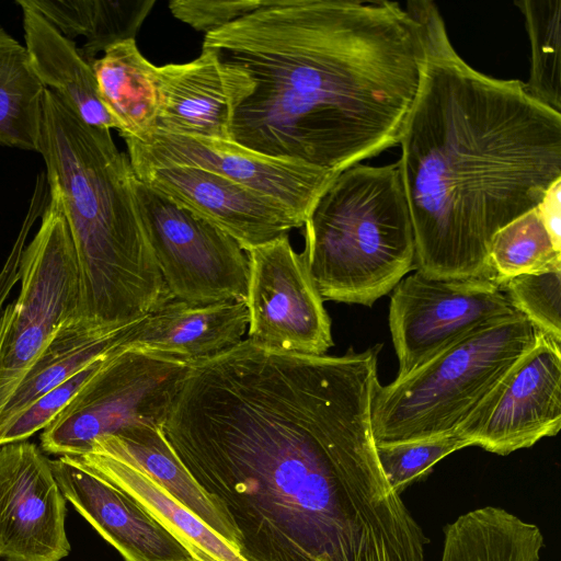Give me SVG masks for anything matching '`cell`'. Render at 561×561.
<instances>
[{"label": "cell", "mask_w": 561, "mask_h": 561, "mask_svg": "<svg viewBox=\"0 0 561 561\" xmlns=\"http://www.w3.org/2000/svg\"><path fill=\"white\" fill-rule=\"evenodd\" d=\"M379 351L245 339L190 364L161 428L245 561H425L428 540L377 457Z\"/></svg>", "instance_id": "6da1fadb"}, {"label": "cell", "mask_w": 561, "mask_h": 561, "mask_svg": "<svg viewBox=\"0 0 561 561\" xmlns=\"http://www.w3.org/2000/svg\"><path fill=\"white\" fill-rule=\"evenodd\" d=\"M203 48L254 84L230 140L334 173L399 144L421 78L416 22L392 1L264 0Z\"/></svg>", "instance_id": "7a4b0ae2"}, {"label": "cell", "mask_w": 561, "mask_h": 561, "mask_svg": "<svg viewBox=\"0 0 561 561\" xmlns=\"http://www.w3.org/2000/svg\"><path fill=\"white\" fill-rule=\"evenodd\" d=\"M422 50L398 162L417 272L493 280L489 248L561 179V113L519 80L489 77L454 49L432 1H410Z\"/></svg>", "instance_id": "3957f363"}, {"label": "cell", "mask_w": 561, "mask_h": 561, "mask_svg": "<svg viewBox=\"0 0 561 561\" xmlns=\"http://www.w3.org/2000/svg\"><path fill=\"white\" fill-rule=\"evenodd\" d=\"M38 153L77 257L79 298L66 327L115 331L172 298L146 234L137 178L111 131L85 124L46 89Z\"/></svg>", "instance_id": "277c9868"}, {"label": "cell", "mask_w": 561, "mask_h": 561, "mask_svg": "<svg viewBox=\"0 0 561 561\" xmlns=\"http://www.w3.org/2000/svg\"><path fill=\"white\" fill-rule=\"evenodd\" d=\"M304 227L302 254L323 300L373 306L414 268V229L398 162L340 172Z\"/></svg>", "instance_id": "5b68a950"}, {"label": "cell", "mask_w": 561, "mask_h": 561, "mask_svg": "<svg viewBox=\"0 0 561 561\" xmlns=\"http://www.w3.org/2000/svg\"><path fill=\"white\" fill-rule=\"evenodd\" d=\"M538 332L517 313L473 330L389 385L379 383L371 403L376 445L458 432L535 345Z\"/></svg>", "instance_id": "8992f818"}, {"label": "cell", "mask_w": 561, "mask_h": 561, "mask_svg": "<svg viewBox=\"0 0 561 561\" xmlns=\"http://www.w3.org/2000/svg\"><path fill=\"white\" fill-rule=\"evenodd\" d=\"M20 293L0 316V410L77 311L79 275L66 219L54 198L20 262Z\"/></svg>", "instance_id": "52a82bcc"}, {"label": "cell", "mask_w": 561, "mask_h": 561, "mask_svg": "<svg viewBox=\"0 0 561 561\" xmlns=\"http://www.w3.org/2000/svg\"><path fill=\"white\" fill-rule=\"evenodd\" d=\"M188 367L164 354L117 350L41 432V449L77 457L99 437L139 423L161 426Z\"/></svg>", "instance_id": "ba28073f"}, {"label": "cell", "mask_w": 561, "mask_h": 561, "mask_svg": "<svg viewBox=\"0 0 561 561\" xmlns=\"http://www.w3.org/2000/svg\"><path fill=\"white\" fill-rule=\"evenodd\" d=\"M136 197L172 298L193 304L244 300L248 257L234 239L138 179Z\"/></svg>", "instance_id": "9c48e42d"}, {"label": "cell", "mask_w": 561, "mask_h": 561, "mask_svg": "<svg viewBox=\"0 0 561 561\" xmlns=\"http://www.w3.org/2000/svg\"><path fill=\"white\" fill-rule=\"evenodd\" d=\"M517 313L490 278H431L417 271L403 277L392 289L389 306L397 377L473 330Z\"/></svg>", "instance_id": "30bf717a"}, {"label": "cell", "mask_w": 561, "mask_h": 561, "mask_svg": "<svg viewBox=\"0 0 561 561\" xmlns=\"http://www.w3.org/2000/svg\"><path fill=\"white\" fill-rule=\"evenodd\" d=\"M245 254L248 339L280 352L325 354L333 345L331 320L302 252L284 234Z\"/></svg>", "instance_id": "8fae6325"}, {"label": "cell", "mask_w": 561, "mask_h": 561, "mask_svg": "<svg viewBox=\"0 0 561 561\" xmlns=\"http://www.w3.org/2000/svg\"><path fill=\"white\" fill-rule=\"evenodd\" d=\"M133 168H199L280 203L304 225L316 202L339 174L297 161L270 157L232 140L156 130L150 141L124 139Z\"/></svg>", "instance_id": "7c38bea8"}, {"label": "cell", "mask_w": 561, "mask_h": 561, "mask_svg": "<svg viewBox=\"0 0 561 561\" xmlns=\"http://www.w3.org/2000/svg\"><path fill=\"white\" fill-rule=\"evenodd\" d=\"M561 427V344L538 332L535 345L458 430L470 446L506 456Z\"/></svg>", "instance_id": "4fadbf2b"}, {"label": "cell", "mask_w": 561, "mask_h": 561, "mask_svg": "<svg viewBox=\"0 0 561 561\" xmlns=\"http://www.w3.org/2000/svg\"><path fill=\"white\" fill-rule=\"evenodd\" d=\"M66 497L50 459L27 440L0 447V560L61 561Z\"/></svg>", "instance_id": "5bb4252c"}, {"label": "cell", "mask_w": 561, "mask_h": 561, "mask_svg": "<svg viewBox=\"0 0 561 561\" xmlns=\"http://www.w3.org/2000/svg\"><path fill=\"white\" fill-rule=\"evenodd\" d=\"M133 170L139 181L226 232L244 252L304 226L280 203L199 168L168 165Z\"/></svg>", "instance_id": "9a60e30c"}, {"label": "cell", "mask_w": 561, "mask_h": 561, "mask_svg": "<svg viewBox=\"0 0 561 561\" xmlns=\"http://www.w3.org/2000/svg\"><path fill=\"white\" fill-rule=\"evenodd\" d=\"M50 467L66 500L125 561H195L133 496L75 457H57Z\"/></svg>", "instance_id": "2e32d148"}, {"label": "cell", "mask_w": 561, "mask_h": 561, "mask_svg": "<svg viewBox=\"0 0 561 561\" xmlns=\"http://www.w3.org/2000/svg\"><path fill=\"white\" fill-rule=\"evenodd\" d=\"M158 130L226 140L236 110L254 87L243 70L203 47L192 61L158 67Z\"/></svg>", "instance_id": "e0dca14e"}, {"label": "cell", "mask_w": 561, "mask_h": 561, "mask_svg": "<svg viewBox=\"0 0 561 561\" xmlns=\"http://www.w3.org/2000/svg\"><path fill=\"white\" fill-rule=\"evenodd\" d=\"M248 323L244 300L193 304L170 298L134 323L126 345L191 364L241 342Z\"/></svg>", "instance_id": "ac0fdd59"}, {"label": "cell", "mask_w": 561, "mask_h": 561, "mask_svg": "<svg viewBox=\"0 0 561 561\" xmlns=\"http://www.w3.org/2000/svg\"><path fill=\"white\" fill-rule=\"evenodd\" d=\"M22 9L25 48L31 66L43 83L85 124L116 129L100 100L92 65L79 53L73 39L64 36L41 13L18 0Z\"/></svg>", "instance_id": "d6986e66"}, {"label": "cell", "mask_w": 561, "mask_h": 561, "mask_svg": "<svg viewBox=\"0 0 561 561\" xmlns=\"http://www.w3.org/2000/svg\"><path fill=\"white\" fill-rule=\"evenodd\" d=\"M92 68L100 100L121 137L149 142L160 112L158 66L140 53L136 39H127L107 48Z\"/></svg>", "instance_id": "ffe728a7"}, {"label": "cell", "mask_w": 561, "mask_h": 561, "mask_svg": "<svg viewBox=\"0 0 561 561\" xmlns=\"http://www.w3.org/2000/svg\"><path fill=\"white\" fill-rule=\"evenodd\" d=\"M90 448L121 458L145 472L238 552L236 531L178 458L160 425L139 423L96 438Z\"/></svg>", "instance_id": "44dd1931"}, {"label": "cell", "mask_w": 561, "mask_h": 561, "mask_svg": "<svg viewBox=\"0 0 561 561\" xmlns=\"http://www.w3.org/2000/svg\"><path fill=\"white\" fill-rule=\"evenodd\" d=\"M75 458L133 496L188 550L195 561H245L198 516L129 462L94 448Z\"/></svg>", "instance_id": "7402d4cb"}, {"label": "cell", "mask_w": 561, "mask_h": 561, "mask_svg": "<svg viewBox=\"0 0 561 561\" xmlns=\"http://www.w3.org/2000/svg\"><path fill=\"white\" fill-rule=\"evenodd\" d=\"M539 527L495 506L460 515L444 528L439 561H539Z\"/></svg>", "instance_id": "603a6c76"}, {"label": "cell", "mask_w": 561, "mask_h": 561, "mask_svg": "<svg viewBox=\"0 0 561 561\" xmlns=\"http://www.w3.org/2000/svg\"><path fill=\"white\" fill-rule=\"evenodd\" d=\"M135 322L115 331L94 333L62 327L1 408L0 432L34 401L87 365L127 347Z\"/></svg>", "instance_id": "cb8c5ba5"}, {"label": "cell", "mask_w": 561, "mask_h": 561, "mask_svg": "<svg viewBox=\"0 0 561 561\" xmlns=\"http://www.w3.org/2000/svg\"><path fill=\"white\" fill-rule=\"evenodd\" d=\"M64 36L84 37L79 53L91 65L96 55L127 39H135L154 0H23Z\"/></svg>", "instance_id": "d4e9b609"}, {"label": "cell", "mask_w": 561, "mask_h": 561, "mask_svg": "<svg viewBox=\"0 0 561 561\" xmlns=\"http://www.w3.org/2000/svg\"><path fill=\"white\" fill-rule=\"evenodd\" d=\"M45 90L25 46L0 25L1 146L38 152Z\"/></svg>", "instance_id": "484cf974"}, {"label": "cell", "mask_w": 561, "mask_h": 561, "mask_svg": "<svg viewBox=\"0 0 561 561\" xmlns=\"http://www.w3.org/2000/svg\"><path fill=\"white\" fill-rule=\"evenodd\" d=\"M514 4L525 18L531 48L525 89L561 113V0H523Z\"/></svg>", "instance_id": "4316f807"}, {"label": "cell", "mask_w": 561, "mask_h": 561, "mask_svg": "<svg viewBox=\"0 0 561 561\" xmlns=\"http://www.w3.org/2000/svg\"><path fill=\"white\" fill-rule=\"evenodd\" d=\"M489 263L493 282L500 286L505 280L530 273L561 270V251L558 250L536 208L501 228L492 238Z\"/></svg>", "instance_id": "83f0119b"}, {"label": "cell", "mask_w": 561, "mask_h": 561, "mask_svg": "<svg viewBox=\"0 0 561 561\" xmlns=\"http://www.w3.org/2000/svg\"><path fill=\"white\" fill-rule=\"evenodd\" d=\"M459 432L434 438L376 445L380 468L392 490L401 495L411 484L423 480L443 458L468 447Z\"/></svg>", "instance_id": "f1b7e54d"}, {"label": "cell", "mask_w": 561, "mask_h": 561, "mask_svg": "<svg viewBox=\"0 0 561 561\" xmlns=\"http://www.w3.org/2000/svg\"><path fill=\"white\" fill-rule=\"evenodd\" d=\"M499 287L537 331L561 344V270L518 275Z\"/></svg>", "instance_id": "f546056e"}, {"label": "cell", "mask_w": 561, "mask_h": 561, "mask_svg": "<svg viewBox=\"0 0 561 561\" xmlns=\"http://www.w3.org/2000/svg\"><path fill=\"white\" fill-rule=\"evenodd\" d=\"M111 354L87 365L21 412L0 432V447L25 442L38 432L44 431L102 367Z\"/></svg>", "instance_id": "4dcf8cb0"}, {"label": "cell", "mask_w": 561, "mask_h": 561, "mask_svg": "<svg viewBox=\"0 0 561 561\" xmlns=\"http://www.w3.org/2000/svg\"><path fill=\"white\" fill-rule=\"evenodd\" d=\"M263 3L264 0H173L169 9L180 21L208 34L257 10Z\"/></svg>", "instance_id": "1f68e13d"}, {"label": "cell", "mask_w": 561, "mask_h": 561, "mask_svg": "<svg viewBox=\"0 0 561 561\" xmlns=\"http://www.w3.org/2000/svg\"><path fill=\"white\" fill-rule=\"evenodd\" d=\"M45 179L44 174H39L28 213L0 271V316L11 290L20 280V262L26 247L28 232L36 218L42 216L49 199L48 185Z\"/></svg>", "instance_id": "d6a6232c"}, {"label": "cell", "mask_w": 561, "mask_h": 561, "mask_svg": "<svg viewBox=\"0 0 561 561\" xmlns=\"http://www.w3.org/2000/svg\"><path fill=\"white\" fill-rule=\"evenodd\" d=\"M536 209L553 245L561 251V179L548 188Z\"/></svg>", "instance_id": "836d02e7"}]
</instances>
